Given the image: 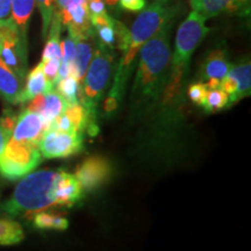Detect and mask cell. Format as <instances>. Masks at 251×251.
I'll return each mask as SVG.
<instances>
[{
	"label": "cell",
	"mask_w": 251,
	"mask_h": 251,
	"mask_svg": "<svg viewBox=\"0 0 251 251\" xmlns=\"http://www.w3.org/2000/svg\"><path fill=\"white\" fill-rule=\"evenodd\" d=\"M175 14L165 20L157 33L140 50V61L131 90V101L136 106H149L164 91L171 63L170 33Z\"/></svg>",
	"instance_id": "cell-1"
},
{
	"label": "cell",
	"mask_w": 251,
	"mask_h": 251,
	"mask_svg": "<svg viewBox=\"0 0 251 251\" xmlns=\"http://www.w3.org/2000/svg\"><path fill=\"white\" fill-rule=\"evenodd\" d=\"M172 14H175L172 0H155L135 20L133 27L129 30V45L119 63L113 86L103 105V111L106 114H113L120 105L127 80L129 78L133 61L139 55L141 48L161 29L166 19Z\"/></svg>",
	"instance_id": "cell-2"
},
{
	"label": "cell",
	"mask_w": 251,
	"mask_h": 251,
	"mask_svg": "<svg viewBox=\"0 0 251 251\" xmlns=\"http://www.w3.org/2000/svg\"><path fill=\"white\" fill-rule=\"evenodd\" d=\"M61 170H40L21 178L13 194L0 206V212L12 216L33 215L58 206Z\"/></svg>",
	"instance_id": "cell-3"
},
{
	"label": "cell",
	"mask_w": 251,
	"mask_h": 251,
	"mask_svg": "<svg viewBox=\"0 0 251 251\" xmlns=\"http://www.w3.org/2000/svg\"><path fill=\"white\" fill-rule=\"evenodd\" d=\"M206 21L205 17L192 11L178 28L170 63V74L163 91L165 102L172 101L180 93L193 52L209 31Z\"/></svg>",
	"instance_id": "cell-4"
},
{
	"label": "cell",
	"mask_w": 251,
	"mask_h": 251,
	"mask_svg": "<svg viewBox=\"0 0 251 251\" xmlns=\"http://www.w3.org/2000/svg\"><path fill=\"white\" fill-rule=\"evenodd\" d=\"M112 49L96 41V48L79 92V103L97 117V108L107 89L113 72Z\"/></svg>",
	"instance_id": "cell-5"
},
{
	"label": "cell",
	"mask_w": 251,
	"mask_h": 251,
	"mask_svg": "<svg viewBox=\"0 0 251 251\" xmlns=\"http://www.w3.org/2000/svg\"><path fill=\"white\" fill-rule=\"evenodd\" d=\"M42 161L39 144L9 139L0 156V176L8 180H18L33 172Z\"/></svg>",
	"instance_id": "cell-6"
},
{
	"label": "cell",
	"mask_w": 251,
	"mask_h": 251,
	"mask_svg": "<svg viewBox=\"0 0 251 251\" xmlns=\"http://www.w3.org/2000/svg\"><path fill=\"white\" fill-rule=\"evenodd\" d=\"M84 137L81 133H67L47 129L41 137L39 149L45 158H67L83 150Z\"/></svg>",
	"instance_id": "cell-7"
},
{
	"label": "cell",
	"mask_w": 251,
	"mask_h": 251,
	"mask_svg": "<svg viewBox=\"0 0 251 251\" xmlns=\"http://www.w3.org/2000/svg\"><path fill=\"white\" fill-rule=\"evenodd\" d=\"M112 165L107 158L101 156H92L83 161L77 168L75 177L79 181L83 190H98L112 177Z\"/></svg>",
	"instance_id": "cell-8"
},
{
	"label": "cell",
	"mask_w": 251,
	"mask_h": 251,
	"mask_svg": "<svg viewBox=\"0 0 251 251\" xmlns=\"http://www.w3.org/2000/svg\"><path fill=\"white\" fill-rule=\"evenodd\" d=\"M221 89L228 94L229 106L250 96L251 91V64L246 61L241 64L231 65L221 81Z\"/></svg>",
	"instance_id": "cell-9"
},
{
	"label": "cell",
	"mask_w": 251,
	"mask_h": 251,
	"mask_svg": "<svg viewBox=\"0 0 251 251\" xmlns=\"http://www.w3.org/2000/svg\"><path fill=\"white\" fill-rule=\"evenodd\" d=\"M0 61L25 80L27 72V42L20 33L6 37L0 47Z\"/></svg>",
	"instance_id": "cell-10"
},
{
	"label": "cell",
	"mask_w": 251,
	"mask_h": 251,
	"mask_svg": "<svg viewBox=\"0 0 251 251\" xmlns=\"http://www.w3.org/2000/svg\"><path fill=\"white\" fill-rule=\"evenodd\" d=\"M68 107V103L62 98L55 89L49 92L39 94L33 98L28 103L27 109L40 114L45 120L47 127L51 125V122L62 115Z\"/></svg>",
	"instance_id": "cell-11"
},
{
	"label": "cell",
	"mask_w": 251,
	"mask_h": 251,
	"mask_svg": "<svg viewBox=\"0 0 251 251\" xmlns=\"http://www.w3.org/2000/svg\"><path fill=\"white\" fill-rule=\"evenodd\" d=\"M47 129L48 127L43 118L37 113L26 108L17 118L11 137L14 140L29 141V142L39 144L41 137L43 136Z\"/></svg>",
	"instance_id": "cell-12"
},
{
	"label": "cell",
	"mask_w": 251,
	"mask_h": 251,
	"mask_svg": "<svg viewBox=\"0 0 251 251\" xmlns=\"http://www.w3.org/2000/svg\"><path fill=\"white\" fill-rule=\"evenodd\" d=\"M231 64L228 62L226 50L218 48L209 52L201 67V79L207 81L218 80L222 81V79L227 76L228 71L230 70Z\"/></svg>",
	"instance_id": "cell-13"
},
{
	"label": "cell",
	"mask_w": 251,
	"mask_h": 251,
	"mask_svg": "<svg viewBox=\"0 0 251 251\" xmlns=\"http://www.w3.org/2000/svg\"><path fill=\"white\" fill-rule=\"evenodd\" d=\"M24 89V79L0 61V98L6 102L17 105L20 103L21 92Z\"/></svg>",
	"instance_id": "cell-14"
},
{
	"label": "cell",
	"mask_w": 251,
	"mask_h": 251,
	"mask_svg": "<svg viewBox=\"0 0 251 251\" xmlns=\"http://www.w3.org/2000/svg\"><path fill=\"white\" fill-rule=\"evenodd\" d=\"M84 196V190L75 177L69 172L61 170L58 181V206L72 207Z\"/></svg>",
	"instance_id": "cell-15"
},
{
	"label": "cell",
	"mask_w": 251,
	"mask_h": 251,
	"mask_svg": "<svg viewBox=\"0 0 251 251\" xmlns=\"http://www.w3.org/2000/svg\"><path fill=\"white\" fill-rule=\"evenodd\" d=\"M75 43H76V54L74 59V76L81 85L91 59H92L94 48H96V40H94V36L81 37V39L75 40Z\"/></svg>",
	"instance_id": "cell-16"
},
{
	"label": "cell",
	"mask_w": 251,
	"mask_h": 251,
	"mask_svg": "<svg viewBox=\"0 0 251 251\" xmlns=\"http://www.w3.org/2000/svg\"><path fill=\"white\" fill-rule=\"evenodd\" d=\"M49 91L51 90L49 89L45 74H43L42 71V67H41V63H39V64L27 75L26 83H25L23 92H21L20 103L29 102L30 100L35 98L36 96L49 92Z\"/></svg>",
	"instance_id": "cell-17"
},
{
	"label": "cell",
	"mask_w": 251,
	"mask_h": 251,
	"mask_svg": "<svg viewBox=\"0 0 251 251\" xmlns=\"http://www.w3.org/2000/svg\"><path fill=\"white\" fill-rule=\"evenodd\" d=\"M61 29H62V21L57 12L55 11L54 15H52L51 24L49 27V35L48 40H47L45 49L42 52V59L41 62L50 61V59H58L61 61L62 58V45L59 37H61Z\"/></svg>",
	"instance_id": "cell-18"
},
{
	"label": "cell",
	"mask_w": 251,
	"mask_h": 251,
	"mask_svg": "<svg viewBox=\"0 0 251 251\" xmlns=\"http://www.w3.org/2000/svg\"><path fill=\"white\" fill-rule=\"evenodd\" d=\"M11 19L17 25L20 35L27 42V29L35 7V0H11Z\"/></svg>",
	"instance_id": "cell-19"
},
{
	"label": "cell",
	"mask_w": 251,
	"mask_h": 251,
	"mask_svg": "<svg viewBox=\"0 0 251 251\" xmlns=\"http://www.w3.org/2000/svg\"><path fill=\"white\" fill-rule=\"evenodd\" d=\"M190 5L194 12L207 20L225 12H233L231 6L226 0H190Z\"/></svg>",
	"instance_id": "cell-20"
},
{
	"label": "cell",
	"mask_w": 251,
	"mask_h": 251,
	"mask_svg": "<svg viewBox=\"0 0 251 251\" xmlns=\"http://www.w3.org/2000/svg\"><path fill=\"white\" fill-rule=\"evenodd\" d=\"M25 234L20 224L8 218H0V244L13 246L20 243Z\"/></svg>",
	"instance_id": "cell-21"
},
{
	"label": "cell",
	"mask_w": 251,
	"mask_h": 251,
	"mask_svg": "<svg viewBox=\"0 0 251 251\" xmlns=\"http://www.w3.org/2000/svg\"><path fill=\"white\" fill-rule=\"evenodd\" d=\"M55 87V90L61 94L62 98L67 101L68 106L76 105V103L79 102V92L81 85L74 75L59 79Z\"/></svg>",
	"instance_id": "cell-22"
},
{
	"label": "cell",
	"mask_w": 251,
	"mask_h": 251,
	"mask_svg": "<svg viewBox=\"0 0 251 251\" xmlns=\"http://www.w3.org/2000/svg\"><path fill=\"white\" fill-rule=\"evenodd\" d=\"M33 224L39 229H52V230H65L69 227L67 218L57 214H51L46 211L34 214Z\"/></svg>",
	"instance_id": "cell-23"
},
{
	"label": "cell",
	"mask_w": 251,
	"mask_h": 251,
	"mask_svg": "<svg viewBox=\"0 0 251 251\" xmlns=\"http://www.w3.org/2000/svg\"><path fill=\"white\" fill-rule=\"evenodd\" d=\"M203 109L208 113L218 112L229 107V97L221 87L208 90L206 100L202 105Z\"/></svg>",
	"instance_id": "cell-24"
},
{
	"label": "cell",
	"mask_w": 251,
	"mask_h": 251,
	"mask_svg": "<svg viewBox=\"0 0 251 251\" xmlns=\"http://www.w3.org/2000/svg\"><path fill=\"white\" fill-rule=\"evenodd\" d=\"M17 118V115L8 111L5 112L4 115L0 118V156L2 155L9 139H11Z\"/></svg>",
	"instance_id": "cell-25"
},
{
	"label": "cell",
	"mask_w": 251,
	"mask_h": 251,
	"mask_svg": "<svg viewBox=\"0 0 251 251\" xmlns=\"http://www.w3.org/2000/svg\"><path fill=\"white\" fill-rule=\"evenodd\" d=\"M35 5L39 8L42 20V37L46 39L48 35V30L51 24L52 15L56 9V0H35Z\"/></svg>",
	"instance_id": "cell-26"
},
{
	"label": "cell",
	"mask_w": 251,
	"mask_h": 251,
	"mask_svg": "<svg viewBox=\"0 0 251 251\" xmlns=\"http://www.w3.org/2000/svg\"><path fill=\"white\" fill-rule=\"evenodd\" d=\"M94 34L98 35V41L102 43L103 46L108 47V48H114L118 47V35H117V28H115V20H113L111 25L107 26H102L94 28Z\"/></svg>",
	"instance_id": "cell-27"
},
{
	"label": "cell",
	"mask_w": 251,
	"mask_h": 251,
	"mask_svg": "<svg viewBox=\"0 0 251 251\" xmlns=\"http://www.w3.org/2000/svg\"><path fill=\"white\" fill-rule=\"evenodd\" d=\"M42 71L48 83L50 90H54L56 84L59 79V67H61V61L58 59H50V61L40 62Z\"/></svg>",
	"instance_id": "cell-28"
},
{
	"label": "cell",
	"mask_w": 251,
	"mask_h": 251,
	"mask_svg": "<svg viewBox=\"0 0 251 251\" xmlns=\"http://www.w3.org/2000/svg\"><path fill=\"white\" fill-rule=\"evenodd\" d=\"M207 92H208V87H207L205 83H201V81L190 85L187 91L188 98L191 99V101L198 106H201V107L206 100Z\"/></svg>",
	"instance_id": "cell-29"
},
{
	"label": "cell",
	"mask_w": 251,
	"mask_h": 251,
	"mask_svg": "<svg viewBox=\"0 0 251 251\" xmlns=\"http://www.w3.org/2000/svg\"><path fill=\"white\" fill-rule=\"evenodd\" d=\"M80 6H87V0H56L55 11L58 14H63Z\"/></svg>",
	"instance_id": "cell-30"
},
{
	"label": "cell",
	"mask_w": 251,
	"mask_h": 251,
	"mask_svg": "<svg viewBox=\"0 0 251 251\" xmlns=\"http://www.w3.org/2000/svg\"><path fill=\"white\" fill-rule=\"evenodd\" d=\"M15 33H20V31H19L17 25L14 24V21L11 18L0 20V47H1L6 37L13 35Z\"/></svg>",
	"instance_id": "cell-31"
},
{
	"label": "cell",
	"mask_w": 251,
	"mask_h": 251,
	"mask_svg": "<svg viewBox=\"0 0 251 251\" xmlns=\"http://www.w3.org/2000/svg\"><path fill=\"white\" fill-rule=\"evenodd\" d=\"M87 9L90 18L98 17L107 12L105 7V0H87Z\"/></svg>",
	"instance_id": "cell-32"
},
{
	"label": "cell",
	"mask_w": 251,
	"mask_h": 251,
	"mask_svg": "<svg viewBox=\"0 0 251 251\" xmlns=\"http://www.w3.org/2000/svg\"><path fill=\"white\" fill-rule=\"evenodd\" d=\"M119 4L126 11L140 12L146 7V0H119Z\"/></svg>",
	"instance_id": "cell-33"
},
{
	"label": "cell",
	"mask_w": 251,
	"mask_h": 251,
	"mask_svg": "<svg viewBox=\"0 0 251 251\" xmlns=\"http://www.w3.org/2000/svg\"><path fill=\"white\" fill-rule=\"evenodd\" d=\"M11 0H0V20L11 18Z\"/></svg>",
	"instance_id": "cell-34"
},
{
	"label": "cell",
	"mask_w": 251,
	"mask_h": 251,
	"mask_svg": "<svg viewBox=\"0 0 251 251\" xmlns=\"http://www.w3.org/2000/svg\"><path fill=\"white\" fill-rule=\"evenodd\" d=\"M226 1H227L228 4L231 6V8H233V12L238 11V9L242 7V6H241L240 1H238V0H226Z\"/></svg>",
	"instance_id": "cell-35"
},
{
	"label": "cell",
	"mask_w": 251,
	"mask_h": 251,
	"mask_svg": "<svg viewBox=\"0 0 251 251\" xmlns=\"http://www.w3.org/2000/svg\"><path fill=\"white\" fill-rule=\"evenodd\" d=\"M105 2L108 6H111V7H114V6H117L119 4V0H105Z\"/></svg>",
	"instance_id": "cell-36"
},
{
	"label": "cell",
	"mask_w": 251,
	"mask_h": 251,
	"mask_svg": "<svg viewBox=\"0 0 251 251\" xmlns=\"http://www.w3.org/2000/svg\"><path fill=\"white\" fill-rule=\"evenodd\" d=\"M238 1H240V4H241V6H246L247 5V2H249V0H238Z\"/></svg>",
	"instance_id": "cell-37"
},
{
	"label": "cell",
	"mask_w": 251,
	"mask_h": 251,
	"mask_svg": "<svg viewBox=\"0 0 251 251\" xmlns=\"http://www.w3.org/2000/svg\"><path fill=\"white\" fill-rule=\"evenodd\" d=\"M0 197H1V184H0Z\"/></svg>",
	"instance_id": "cell-38"
}]
</instances>
